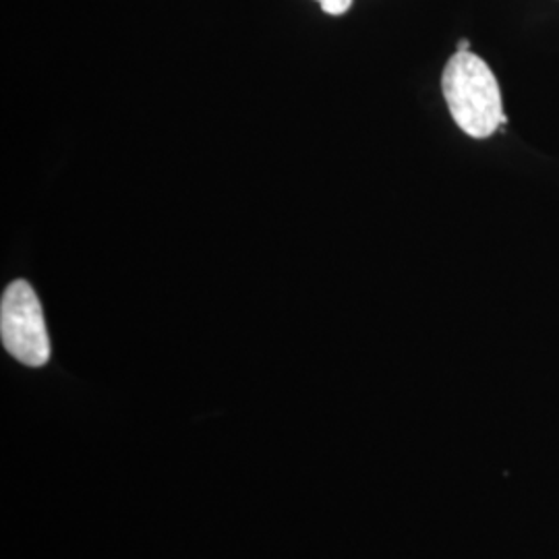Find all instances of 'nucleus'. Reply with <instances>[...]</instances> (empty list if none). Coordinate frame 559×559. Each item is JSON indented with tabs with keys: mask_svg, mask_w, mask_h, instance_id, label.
I'll return each instance as SVG.
<instances>
[{
	"mask_svg": "<svg viewBox=\"0 0 559 559\" xmlns=\"http://www.w3.org/2000/svg\"><path fill=\"white\" fill-rule=\"evenodd\" d=\"M441 92L450 117L473 140H489L506 122L500 81L479 55L466 50L448 60Z\"/></svg>",
	"mask_w": 559,
	"mask_h": 559,
	"instance_id": "f257e3e1",
	"label": "nucleus"
},
{
	"mask_svg": "<svg viewBox=\"0 0 559 559\" xmlns=\"http://www.w3.org/2000/svg\"><path fill=\"white\" fill-rule=\"evenodd\" d=\"M0 338L7 353L27 367H41L50 359L40 299L27 280L11 282L2 295Z\"/></svg>",
	"mask_w": 559,
	"mask_h": 559,
	"instance_id": "f03ea898",
	"label": "nucleus"
},
{
	"mask_svg": "<svg viewBox=\"0 0 559 559\" xmlns=\"http://www.w3.org/2000/svg\"><path fill=\"white\" fill-rule=\"evenodd\" d=\"M318 2L321 4L323 13L334 15V17L344 15L350 9V4H353V0H318Z\"/></svg>",
	"mask_w": 559,
	"mask_h": 559,
	"instance_id": "7ed1b4c3",
	"label": "nucleus"
},
{
	"mask_svg": "<svg viewBox=\"0 0 559 559\" xmlns=\"http://www.w3.org/2000/svg\"><path fill=\"white\" fill-rule=\"evenodd\" d=\"M466 50H471V46H468V40H460L459 52H466Z\"/></svg>",
	"mask_w": 559,
	"mask_h": 559,
	"instance_id": "20e7f679",
	"label": "nucleus"
}]
</instances>
